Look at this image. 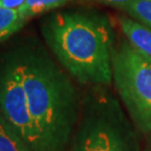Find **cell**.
<instances>
[{"instance_id": "obj_1", "label": "cell", "mask_w": 151, "mask_h": 151, "mask_svg": "<svg viewBox=\"0 0 151 151\" xmlns=\"http://www.w3.org/2000/svg\"><path fill=\"white\" fill-rule=\"evenodd\" d=\"M42 34L64 70L77 82L94 86L112 83L114 32L105 15L57 11L45 19Z\"/></svg>"}, {"instance_id": "obj_2", "label": "cell", "mask_w": 151, "mask_h": 151, "mask_svg": "<svg viewBox=\"0 0 151 151\" xmlns=\"http://www.w3.org/2000/svg\"><path fill=\"white\" fill-rule=\"evenodd\" d=\"M14 58L44 151H66L81 114L70 77L42 48L28 47Z\"/></svg>"}, {"instance_id": "obj_3", "label": "cell", "mask_w": 151, "mask_h": 151, "mask_svg": "<svg viewBox=\"0 0 151 151\" xmlns=\"http://www.w3.org/2000/svg\"><path fill=\"white\" fill-rule=\"evenodd\" d=\"M81 110L73 151H138L134 125L106 86L93 87Z\"/></svg>"}, {"instance_id": "obj_4", "label": "cell", "mask_w": 151, "mask_h": 151, "mask_svg": "<svg viewBox=\"0 0 151 151\" xmlns=\"http://www.w3.org/2000/svg\"><path fill=\"white\" fill-rule=\"evenodd\" d=\"M112 83L134 128L151 134V60L125 38L114 47Z\"/></svg>"}, {"instance_id": "obj_5", "label": "cell", "mask_w": 151, "mask_h": 151, "mask_svg": "<svg viewBox=\"0 0 151 151\" xmlns=\"http://www.w3.org/2000/svg\"><path fill=\"white\" fill-rule=\"evenodd\" d=\"M0 114L32 150L44 151L14 56L0 65Z\"/></svg>"}, {"instance_id": "obj_6", "label": "cell", "mask_w": 151, "mask_h": 151, "mask_svg": "<svg viewBox=\"0 0 151 151\" xmlns=\"http://www.w3.org/2000/svg\"><path fill=\"white\" fill-rule=\"evenodd\" d=\"M118 24L124 38L142 56L151 60V29L128 15L118 17Z\"/></svg>"}, {"instance_id": "obj_7", "label": "cell", "mask_w": 151, "mask_h": 151, "mask_svg": "<svg viewBox=\"0 0 151 151\" xmlns=\"http://www.w3.org/2000/svg\"><path fill=\"white\" fill-rule=\"evenodd\" d=\"M26 19L19 9H8L0 7V43L19 32L25 25Z\"/></svg>"}, {"instance_id": "obj_8", "label": "cell", "mask_w": 151, "mask_h": 151, "mask_svg": "<svg viewBox=\"0 0 151 151\" xmlns=\"http://www.w3.org/2000/svg\"><path fill=\"white\" fill-rule=\"evenodd\" d=\"M0 151H34L0 114Z\"/></svg>"}, {"instance_id": "obj_9", "label": "cell", "mask_w": 151, "mask_h": 151, "mask_svg": "<svg viewBox=\"0 0 151 151\" xmlns=\"http://www.w3.org/2000/svg\"><path fill=\"white\" fill-rule=\"evenodd\" d=\"M68 1L70 0H26V2L19 8V12L27 22L32 17L42 15L46 11L60 8Z\"/></svg>"}, {"instance_id": "obj_10", "label": "cell", "mask_w": 151, "mask_h": 151, "mask_svg": "<svg viewBox=\"0 0 151 151\" xmlns=\"http://www.w3.org/2000/svg\"><path fill=\"white\" fill-rule=\"evenodd\" d=\"M120 10L151 29V0H133Z\"/></svg>"}, {"instance_id": "obj_11", "label": "cell", "mask_w": 151, "mask_h": 151, "mask_svg": "<svg viewBox=\"0 0 151 151\" xmlns=\"http://www.w3.org/2000/svg\"><path fill=\"white\" fill-rule=\"evenodd\" d=\"M26 0H0V7L8 9H19Z\"/></svg>"}, {"instance_id": "obj_12", "label": "cell", "mask_w": 151, "mask_h": 151, "mask_svg": "<svg viewBox=\"0 0 151 151\" xmlns=\"http://www.w3.org/2000/svg\"><path fill=\"white\" fill-rule=\"evenodd\" d=\"M94 1H99V2H102V4H105V5H110L112 7L118 8V9H121V8H123L124 6L132 2L133 0H94Z\"/></svg>"}, {"instance_id": "obj_13", "label": "cell", "mask_w": 151, "mask_h": 151, "mask_svg": "<svg viewBox=\"0 0 151 151\" xmlns=\"http://www.w3.org/2000/svg\"><path fill=\"white\" fill-rule=\"evenodd\" d=\"M143 151H151V138L149 139V141H148V143H147V146Z\"/></svg>"}]
</instances>
